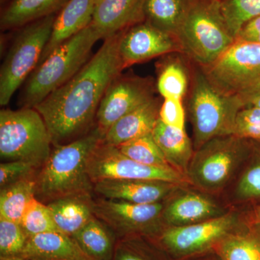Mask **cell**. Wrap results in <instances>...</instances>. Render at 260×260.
<instances>
[{"label": "cell", "instance_id": "cell-8", "mask_svg": "<svg viewBox=\"0 0 260 260\" xmlns=\"http://www.w3.org/2000/svg\"><path fill=\"white\" fill-rule=\"evenodd\" d=\"M56 15H49L15 30L14 39L0 70L2 107L9 104L17 90L37 68L50 38Z\"/></svg>", "mask_w": 260, "mask_h": 260}, {"label": "cell", "instance_id": "cell-29", "mask_svg": "<svg viewBox=\"0 0 260 260\" xmlns=\"http://www.w3.org/2000/svg\"><path fill=\"white\" fill-rule=\"evenodd\" d=\"M189 76L182 61L179 59L168 61L160 70L157 90L164 99L183 100L187 93Z\"/></svg>", "mask_w": 260, "mask_h": 260}, {"label": "cell", "instance_id": "cell-4", "mask_svg": "<svg viewBox=\"0 0 260 260\" xmlns=\"http://www.w3.org/2000/svg\"><path fill=\"white\" fill-rule=\"evenodd\" d=\"M189 104L195 145L234 134L238 113L246 107L237 98L227 96L214 88L199 65L191 62Z\"/></svg>", "mask_w": 260, "mask_h": 260}, {"label": "cell", "instance_id": "cell-27", "mask_svg": "<svg viewBox=\"0 0 260 260\" xmlns=\"http://www.w3.org/2000/svg\"><path fill=\"white\" fill-rule=\"evenodd\" d=\"M220 260H260V234L234 232L213 248Z\"/></svg>", "mask_w": 260, "mask_h": 260}, {"label": "cell", "instance_id": "cell-12", "mask_svg": "<svg viewBox=\"0 0 260 260\" xmlns=\"http://www.w3.org/2000/svg\"><path fill=\"white\" fill-rule=\"evenodd\" d=\"M153 78L119 75L109 85L98 109L95 126L105 137L108 130L128 113L154 98Z\"/></svg>", "mask_w": 260, "mask_h": 260}, {"label": "cell", "instance_id": "cell-42", "mask_svg": "<svg viewBox=\"0 0 260 260\" xmlns=\"http://www.w3.org/2000/svg\"><path fill=\"white\" fill-rule=\"evenodd\" d=\"M0 260H30L23 255L15 256H0Z\"/></svg>", "mask_w": 260, "mask_h": 260}, {"label": "cell", "instance_id": "cell-39", "mask_svg": "<svg viewBox=\"0 0 260 260\" xmlns=\"http://www.w3.org/2000/svg\"><path fill=\"white\" fill-rule=\"evenodd\" d=\"M182 260H220L216 253L213 250L207 251L203 254H198L191 257Z\"/></svg>", "mask_w": 260, "mask_h": 260}, {"label": "cell", "instance_id": "cell-14", "mask_svg": "<svg viewBox=\"0 0 260 260\" xmlns=\"http://www.w3.org/2000/svg\"><path fill=\"white\" fill-rule=\"evenodd\" d=\"M241 138L234 135L210 140L199 153L198 164L194 168L195 179L200 184L216 187L223 184L234 168Z\"/></svg>", "mask_w": 260, "mask_h": 260}, {"label": "cell", "instance_id": "cell-36", "mask_svg": "<svg viewBox=\"0 0 260 260\" xmlns=\"http://www.w3.org/2000/svg\"><path fill=\"white\" fill-rule=\"evenodd\" d=\"M159 119L168 126L184 129L185 111L182 99H164L160 105Z\"/></svg>", "mask_w": 260, "mask_h": 260}, {"label": "cell", "instance_id": "cell-41", "mask_svg": "<svg viewBox=\"0 0 260 260\" xmlns=\"http://www.w3.org/2000/svg\"><path fill=\"white\" fill-rule=\"evenodd\" d=\"M252 222L257 225H260V206L256 208L253 213Z\"/></svg>", "mask_w": 260, "mask_h": 260}, {"label": "cell", "instance_id": "cell-2", "mask_svg": "<svg viewBox=\"0 0 260 260\" xmlns=\"http://www.w3.org/2000/svg\"><path fill=\"white\" fill-rule=\"evenodd\" d=\"M104 135L96 126L88 134L68 144L53 146L36 177L35 198L48 204L75 196H95L88 161Z\"/></svg>", "mask_w": 260, "mask_h": 260}, {"label": "cell", "instance_id": "cell-25", "mask_svg": "<svg viewBox=\"0 0 260 260\" xmlns=\"http://www.w3.org/2000/svg\"><path fill=\"white\" fill-rule=\"evenodd\" d=\"M194 0H144L145 21L176 37L181 22Z\"/></svg>", "mask_w": 260, "mask_h": 260}, {"label": "cell", "instance_id": "cell-22", "mask_svg": "<svg viewBox=\"0 0 260 260\" xmlns=\"http://www.w3.org/2000/svg\"><path fill=\"white\" fill-rule=\"evenodd\" d=\"M218 208L208 198L197 194L181 196L164 208L162 219L169 226L199 223L215 216Z\"/></svg>", "mask_w": 260, "mask_h": 260}, {"label": "cell", "instance_id": "cell-7", "mask_svg": "<svg viewBox=\"0 0 260 260\" xmlns=\"http://www.w3.org/2000/svg\"><path fill=\"white\" fill-rule=\"evenodd\" d=\"M200 68L214 88L241 99L246 107L260 91V44L256 43L237 39L216 60Z\"/></svg>", "mask_w": 260, "mask_h": 260}, {"label": "cell", "instance_id": "cell-31", "mask_svg": "<svg viewBox=\"0 0 260 260\" xmlns=\"http://www.w3.org/2000/svg\"><path fill=\"white\" fill-rule=\"evenodd\" d=\"M116 147L121 153L140 164L151 167H172L155 143L152 133Z\"/></svg>", "mask_w": 260, "mask_h": 260}, {"label": "cell", "instance_id": "cell-16", "mask_svg": "<svg viewBox=\"0 0 260 260\" xmlns=\"http://www.w3.org/2000/svg\"><path fill=\"white\" fill-rule=\"evenodd\" d=\"M144 0H95L92 25L102 39L114 37L144 20Z\"/></svg>", "mask_w": 260, "mask_h": 260}, {"label": "cell", "instance_id": "cell-6", "mask_svg": "<svg viewBox=\"0 0 260 260\" xmlns=\"http://www.w3.org/2000/svg\"><path fill=\"white\" fill-rule=\"evenodd\" d=\"M52 148L47 124L34 108L0 111L2 159L31 162L41 168Z\"/></svg>", "mask_w": 260, "mask_h": 260}, {"label": "cell", "instance_id": "cell-30", "mask_svg": "<svg viewBox=\"0 0 260 260\" xmlns=\"http://www.w3.org/2000/svg\"><path fill=\"white\" fill-rule=\"evenodd\" d=\"M218 3L225 25L235 39L248 21L260 16V0H218Z\"/></svg>", "mask_w": 260, "mask_h": 260}, {"label": "cell", "instance_id": "cell-13", "mask_svg": "<svg viewBox=\"0 0 260 260\" xmlns=\"http://www.w3.org/2000/svg\"><path fill=\"white\" fill-rule=\"evenodd\" d=\"M119 52L124 70L158 56L181 54V48L177 38L143 20L124 30Z\"/></svg>", "mask_w": 260, "mask_h": 260}, {"label": "cell", "instance_id": "cell-37", "mask_svg": "<svg viewBox=\"0 0 260 260\" xmlns=\"http://www.w3.org/2000/svg\"><path fill=\"white\" fill-rule=\"evenodd\" d=\"M238 193L244 198L260 197V164L251 168L243 176L238 186Z\"/></svg>", "mask_w": 260, "mask_h": 260}, {"label": "cell", "instance_id": "cell-5", "mask_svg": "<svg viewBox=\"0 0 260 260\" xmlns=\"http://www.w3.org/2000/svg\"><path fill=\"white\" fill-rule=\"evenodd\" d=\"M176 38L181 54L200 67L213 63L235 42L215 0H194Z\"/></svg>", "mask_w": 260, "mask_h": 260}, {"label": "cell", "instance_id": "cell-23", "mask_svg": "<svg viewBox=\"0 0 260 260\" xmlns=\"http://www.w3.org/2000/svg\"><path fill=\"white\" fill-rule=\"evenodd\" d=\"M72 237L90 259L113 260L117 238L96 217L94 216Z\"/></svg>", "mask_w": 260, "mask_h": 260}, {"label": "cell", "instance_id": "cell-28", "mask_svg": "<svg viewBox=\"0 0 260 260\" xmlns=\"http://www.w3.org/2000/svg\"><path fill=\"white\" fill-rule=\"evenodd\" d=\"M113 260H173L151 237L130 236L117 239Z\"/></svg>", "mask_w": 260, "mask_h": 260}, {"label": "cell", "instance_id": "cell-40", "mask_svg": "<svg viewBox=\"0 0 260 260\" xmlns=\"http://www.w3.org/2000/svg\"><path fill=\"white\" fill-rule=\"evenodd\" d=\"M251 106V107H255L257 108H259L260 109V91L258 92L257 93H256L255 95L251 96L250 99H249L247 103V106Z\"/></svg>", "mask_w": 260, "mask_h": 260}, {"label": "cell", "instance_id": "cell-43", "mask_svg": "<svg viewBox=\"0 0 260 260\" xmlns=\"http://www.w3.org/2000/svg\"><path fill=\"white\" fill-rule=\"evenodd\" d=\"M215 1H218V0H215Z\"/></svg>", "mask_w": 260, "mask_h": 260}, {"label": "cell", "instance_id": "cell-35", "mask_svg": "<svg viewBox=\"0 0 260 260\" xmlns=\"http://www.w3.org/2000/svg\"><path fill=\"white\" fill-rule=\"evenodd\" d=\"M41 168L34 162L24 160H10L0 164V188L35 175Z\"/></svg>", "mask_w": 260, "mask_h": 260}, {"label": "cell", "instance_id": "cell-1", "mask_svg": "<svg viewBox=\"0 0 260 260\" xmlns=\"http://www.w3.org/2000/svg\"><path fill=\"white\" fill-rule=\"evenodd\" d=\"M124 32L105 39L71 80L34 107L47 124L53 146L79 139L95 127L104 94L124 70L119 52Z\"/></svg>", "mask_w": 260, "mask_h": 260}, {"label": "cell", "instance_id": "cell-38", "mask_svg": "<svg viewBox=\"0 0 260 260\" xmlns=\"http://www.w3.org/2000/svg\"><path fill=\"white\" fill-rule=\"evenodd\" d=\"M260 35V16L251 19L242 27L235 40L250 41Z\"/></svg>", "mask_w": 260, "mask_h": 260}, {"label": "cell", "instance_id": "cell-17", "mask_svg": "<svg viewBox=\"0 0 260 260\" xmlns=\"http://www.w3.org/2000/svg\"><path fill=\"white\" fill-rule=\"evenodd\" d=\"M94 3L95 0H70L63 7L56 15L50 38L38 65L61 44L92 23Z\"/></svg>", "mask_w": 260, "mask_h": 260}, {"label": "cell", "instance_id": "cell-18", "mask_svg": "<svg viewBox=\"0 0 260 260\" xmlns=\"http://www.w3.org/2000/svg\"><path fill=\"white\" fill-rule=\"evenodd\" d=\"M160 108L158 99L154 97L128 113L109 128L104 137V143L119 146L130 140L151 134L159 119Z\"/></svg>", "mask_w": 260, "mask_h": 260}, {"label": "cell", "instance_id": "cell-24", "mask_svg": "<svg viewBox=\"0 0 260 260\" xmlns=\"http://www.w3.org/2000/svg\"><path fill=\"white\" fill-rule=\"evenodd\" d=\"M152 135L170 165L185 174L192 156L190 140L185 129L168 126L159 119Z\"/></svg>", "mask_w": 260, "mask_h": 260}, {"label": "cell", "instance_id": "cell-10", "mask_svg": "<svg viewBox=\"0 0 260 260\" xmlns=\"http://www.w3.org/2000/svg\"><path fill=\"white\" fill-rule=\"evenodd\" d=\"M236 222L234 215H226L189 225L168 226L153 239L173 260L187 259L213 250L234 232Z\"/></svg>", "mask_w": 260, "mask_h": 260}, {"label": "cell", "instance_id": "cell-9", "mask_svg": "<svg viewBox=\"0 0 260 260\" xmlns=\"http://www.w3.org/2000/svg\"><path fill=\"white\" fill-rule=\"evenodd\" d=\"M88 172L93 184L104 179L161 181L176 185L190 183L185 174L174 168L140 164L121 153L117 147L104 143V140L89 157Z\"/></svg>", "mask_w": 260, "mask_h": 260}, {"label": "cell", "instance_id": "cell-21", "mask_svg": "<svg viewBox=\"0 0 260 260\" xmlns=\"http://www.w3.org/2000/svg\"><path fill=\"white\" fill-rule=\"evenodd\" d=\"M94 197H70L48 203L59 232L73 236L90 221L95 216Z\"/></svg>", "mask_w": 260, "mask_h": 260}, {"label": "cell", "instance_id": "cell-19", "mask_svg": "<svg viewBox=\"0 0 260 260\" xmlns=\"http://www.w3.org/2000/svg\"><path fill=\"white\" fill-rule=\"evenodd\" d=\"M22 255L30 260H93L72 236L51 232L28 237Z\"/></svg>", "mask_w": 260, "mask_h": 260}, {"label": "cell", "instance_id": "cell-3", "mask_svg": "<svg viewBox=\"0 0 260 260\" xmlns=\"http://www.w3.org/2000/svg\"><path fill=\"white\" fill-rule=\"evenodd\" d=\"M100 39L91 23L54 49L24 83L20 96L21 108L37 107L71 80L91 58L92 49Z\"/></svg>", "mask_w": 260, "mask_h": 260}, {"label": "cell", "instance_id": "cell-32", "mask_svg": "<svg viewBox=\"0 0 260 260\" xmlns=\"http://www.w3.org/2000/svg\"><path fill=\"white\" fill-rule=\"evenodd\" d=\"M28 237L51 232H59L47 204L34 198L30 202L20 222Z\"/></svg>", "mask_w": 260, "mask_h": 260}, {"label": "cell", "instance_id": "cell-33", "mask_svg": "<svg viewBox=\"0 0 260 260\" xmlns=\"http://www.w3.org/2000/svg\"><path fill=\"white\" fill-rule=\"evenodd\" d=\"M28 239L20 223L0 218V256L22 255Z\"/></svg>", "mask_w": 260, "mask_h": 260}, {"label": "cell", "instance_id": "cell-11", "mask_svg": "<svg viewBox=\"0 0 260 260\" xmlns=\"http://www.w3.org/2000/svg\"><path fill=\"white\" fill-rule=\"evenodd\" d=\"M164 208L162 203L135 204L93 198L94 215L112 231L117 239L137 235L156 237L164 228L160 225Z\"/></svg>", "mask_w": 260, "mask_h": 260}, {"label": "cell", "instance_id": "cell-26", "mask_svg": "<svg viewBox=\"0 0 260 260\" xmlns=\"http://www.w3.org/2000/svg\"><path fill=\"white\" fill-rule=\"evenodd\" d=\"M37 174L1 188L0 218L20 223L29 202L35 198Z\"/></svg>", "mask_w": 260, "mask_h": 260}, {"label": "cell", "instance_id": "cell-20", "mask_svg": "<svg viewBox=\"0 0 260 260\" xmlns=\"http://www.w3.org/2000/svg\"><path fill=\"white\" fill-rule=\"evenodd\" d=\"M70 0H11L1 11L0 28L15 30L59 13Z\"/></svg>", "mask_w": 260, "mask_h": 260}, {"label": "cell", "instance_id": "cell-34", "mask_svg": "<svg viewBox=\"0 0 260 260\" xmlns=\"http://www.w3.org/2000/svg\"><path fill=\"white\" fill-rule=\"evenodd\" d=\"M234 136L241 139H260V109L248 106L238 113Z\"/></svg>", "mask_w": 260, "mask_h": 260}, {"label": "cell", "instance_id": "cell-15", "mask_svg": "<svg viewBox=\"0 0 260 260\" xmlns=\"http://www.w3.org/2000/svg\"><path fill=\"white\" fill-rule=\"evenodd\" d=\"M93 184L95 197L135 204L161 203L177 187L172 183L153 180L104 179Z\"/></svg>", "mask_w": 260, "mask_h": 260}]
</instances>
